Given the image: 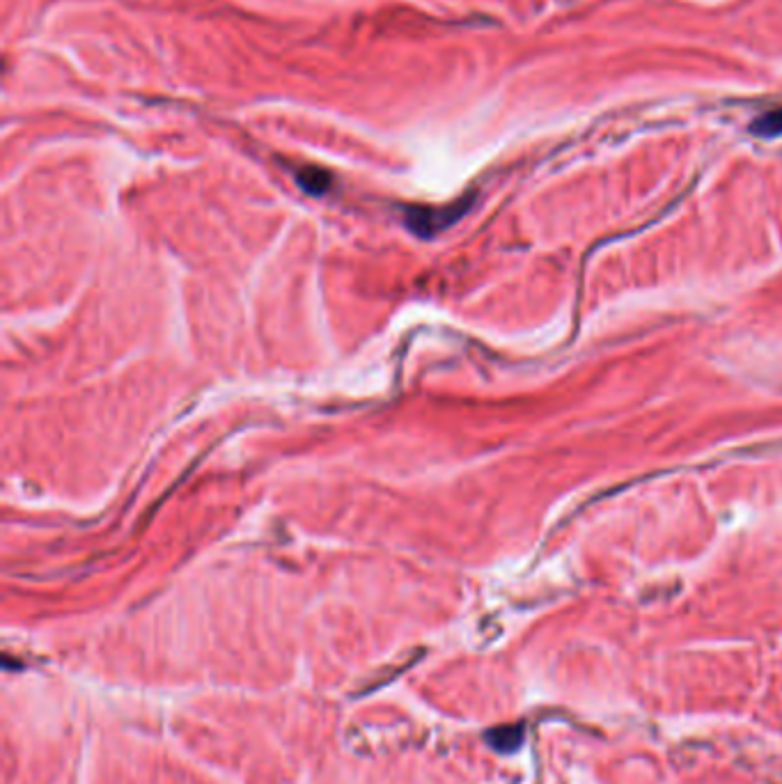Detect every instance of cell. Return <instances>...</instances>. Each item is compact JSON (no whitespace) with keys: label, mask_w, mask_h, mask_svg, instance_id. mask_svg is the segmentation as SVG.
Here are the masks:
<instances>
[{"label":"cell","mask_w":782,"mask_h":784,"mask_svg":"<svg viewBox=\"0 0 782 784\" xmlns=\"http://www.w3.org/2000/svg\"><path fill=\"white\" fill-rule=\"evenodd\" d=\"M755 131L762 133V136H778V133H782V111L766 115L764 120L755 124Z\"/></svg>","instance_id":"cell-3"},{"label":"cell","mask_w":782,"mask_h":784,"mask_svg":"<svg viewBox=\"0 0 782 784\" xmlns=\"http://www.w3.org/2000/svg\"><path fill=\"white\" fill-rule=\"evenodd\" d=\"M457 207L452 209H441V211H432V209H416L409 214V227L413 232L422 234V237H427L429 232L434 230H443L445 225H450L452 221L457 218Z\"/></svg>","instance_id":"cell-1"},{"label":"cell","mask_w":782,"mask_h":784,"mask_svg":"<svg viewBox=\"0 0 782 784\" xmlns=\"http://www.w3.org/2000/svg\"><path fill=\"white\" fill-rule=\"evenodd\" d=\"M299 184L312 195H322L328 191V186H331V177L319 168H306L299 172Z\"/></svg>","instance_id":"cell-2"}]
</instances>
